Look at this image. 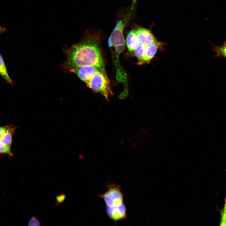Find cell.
Returning <instances> with one entry per match:
<instances>
[{
  "label": "cell",
  "mask_w": 226,
  "mask_h": 226,
  "mask_svg": "<svg viewBox=\"0 0 226 226\" xmlns=\"http://www.w3.org/2000/svg\"><path fill=\"white\" fill-rule=\"evenodd\" d=\"M64 67L69 70L87 66H94L105 73L104 62L98 41L88 36L66 51Z\"/></svg>",
  "instance_id": "1"
},
{
  "label": "cell",
  "mask_w": 226,
  "mask_h": 226,
  "mask_svg": "<svg viewBox=\"0 0 226 226\" xmlns=\"http://www.w3.org/2000/svg\"><path fill=\"white\" fill-rule=\"evenodd\" d=\"M85 83L93 91L101 94L107 100L112 93L106 73L100 70L97 72Z\"/></svg>",
  "instance_id": "2"
},
{
  "label": "cell",
  "mask_w": 226,
  "mask_h": 226,
  "mask_svg": "<svg viewBox=\"0 0 226 226\" xmlns=\"http://www.w3.org/2000/svg\"><path fill=\"white\" fill-rule=\"evenodd\" d=\"M101 196L105 201L107 208H116L124 204L121 189L115 184L108 186L106 191Z\"/></svg>",
  "instance_id": "3"
},
{
  "label": "cell",
  "mask_w": 226,
  "mask_h": 226,
  "mask_svg": "<svg viewBox=\"0 0 226 226\" xmlns=\"http://www.w3.org/2000/svg\"><path fill=\"white\" fill-rule=\"evenodd\" d=\"M125 25V23L122 20L118 21L108 39V45L109 47L125 45L123 32Z\"/></svg>",
  "instance_id": "4"
},
{
  "label": "cell",
  "mask_w": 226,
  "mask_h": 226,
  "mask_svg": "<svg viewBox=\"0 0 226 226\" xmlns=\"http://www.w3.org/2000/svg\"><path fill=\"white\" fill-rule=\"evenodd\" d=\"M100 70L101 71L96 67L87 66L73 69L70 71L75 73L80 79L85 82Z\"/></svg>",
  "instance_id": "5"
},
{
  "label": "cell",
  "mask_w": 226,
  "mask_h": 226,
  "mask_svg": "<svg viewBox=\"0 0 226 226\" xmlns=\"http://www.w3.org/2000/svg\"><path fill=\"white\" fill-rule=\"evenodd\" d=\"M135 34L139 43L146 46L158 42L151 32L144 28H138Z\"/></svg>",
  "instance_id": "6"
},
{
  "label": "cell",
  "mask_w": 226,
  "mask_h": 226,
  "mask_svg": "<svg viewBox=\"0 0 226 226\" xmlns=\"http://www.w3.org/2000/svg\"><path fill=\"white\" fill-rule=\"evenodd\" d=\"M161 45L158 42L146 46L145 53L142 57L138 59V64L148 63L155 56L159 46Z\"/></svg>",
  "instance_id": "7"
},
{
  "label": "cell",
  "mask_w": 226,
  "mask_h": 226,
  "mask_svg": "<svg viewBox=\"0 0 226 226\" xmlns=\"http://www.w3.org/2000/svg\"><path fill=\"white\" fill-rule=\"evenodd\" d=\"M106 212L109 217L115 221L125 218L126 217V208L124 204L115 208L106 207Z\"/></svg>",
  "instance_id": "8"
},
{
  "label": "cell",
  "mask_w": 226,
  "mask_h": 226,
  "mask_svg": "<svg viewBox=\"0 0 226 226\" xmlns=\"http://www.w3.org/2000/svg\"><path fill=\"white\" fill-rule=\"evenodd\" d=\"M16 127L12 125H8L6 131L0 138V142L5 146L11 148L13 135Z\"/></svg>",
  "instance_id": "9"
},
{
  "label": "cell",
  "mask_w": 226,
  "mask_h": 226,
  "mask_svg": "<svg viewBox=\"0 0 226 226\" xmlns=\"http://www.w3.org/2000/svg\"><path fill=\"white\" fill-rule=\"evenodd\" d=\"M135 31L132 30L129 32L126 38V43L130 52L134 51L139 46L140 43L135 34Z\"/></svg>",
  "instance_id": "10"
},
{
  "label": "cell",
  "mask_w": 226,
  "mask_h": 226,
  "mask_svg": "<svg viewBox=\"0 0 226 226\" xmlns=\"http://www.w3.org/2000/svg\"><path fill=\"white\" fill-rule=\"evenodd\" d=\"M0 75L7 82L13 84V83L9 76L3 59L0 53Z\"/></svg>",
  "instance_id": "11"
},
{
  "label": "cell",
  "mask_w": 226,
  "mask_h": 226,
  "mask_svg": "<svg viewBox=\"0 0 226 226\" xmlns=\"http://www.w3.org/2000/svg\"><path fill=\"white\" fill-rule=\"evenodd\" d=\"M213 50L216 53V55L226 58V42L220 46L214 45Z\"/></svg>",
  "instance_id": "12"
},
{
  "label": "cell",
  "mask_w": 226,
  "mask_h": 226,
  "mask_svg": "<svg viewBox=\"0 0 226 226\" xmlns=\"http://www.w3.org/2000/svg\"><path fill=\"white\" fill-rule=\"evenodd\" d=\"M146 48V46L140 44L139 46L134 50V53L136 56L139 59L144 55Z\"/></svg>",
  "instance_id": "13"
},
{
  "label": "cell",
  "mask_w": 226,
  "mask_h": 226,
  "mask_svg": "<svg viewBox=\"0 0 226 226\" xmlns=\"http://www.w3.org/2000/svg\"><path fill=\"white\" fill-rule=\"evenodd\" d=\"M0 153L6 154L12 156L11 148L7 147L0 142Z\"/></svg>",
  "instance_id": "14"
},
{
  "label": "cell",
  "mask_w": 226,
  "mask_h": 226,
  "mask_svg": "<svg viewBox=\"0 0 226 226\" xmlns=\"http://www.w3.org/2000/svg\"><path fill=\"white\" fill-rule=\"evenodd\" d=\"M28 226H41L40 223L36 216L34 215L30 218Z\"/></svg>",
  "instance_id": "15"
},
{
  "label": "cell",
  "mask_w": 226,
  "mask_h": 226,
  "mask_svg": "<svg viewBox=\"0 0 226 226\" xmlns=\"http://www.w3.org/2000/svg\"><path fill=\"white\" fill-rule=\"evenodd\" d=\"M66 198V196L64 194H61L57 196L56 197L55 204L56 205H59L62 204Z\"/></svg>",
  "instance_id": "16"
},
{
  "label": "cell",
  "mask_w": 226,
  "mask_h": 226,
  "mask_svg": "<svg viewBox=\"0 0 226 226\" xmlns=\"http://www.w3.org/2000/svg\"><path fill=\"white\" fill-rule=\"evenodd\" d=\"M221 221L219 226H226V213L221 212Z\"/></svg>",
  "instance_id": "17"
},
{
  "label": "cell",
  "mask_w": 226,
  "mask_h": 226,
  "mask_svg": "<svg viewBox=\"0 0 226 226\" xmlns=\"http://www.w3.org/2000/svg\"><path fill=\"white\" fill-rule=\"evenodd\" d=\"M125 48V45L119 46L115 47L116 52L119 55L121 53Z\"/></svg>",
  "instance_id": "18"
},
{
  "label": "cell",
  "mask_w": 226,
  "mask_h": 226,
  "mask_svg": "<svg viewBox=\"0 0 226 226\" xmlns=\"http://www.w3.org/2000/svg\"><path fill=\"white\" fill-rule=\"evenodd\" d=\"M7 127L8 125L0 127V138L6 131Z\"/></svg>",
  "instance_id": "19"
},
{
  "label": "cell",
  "mask_w": 226,
  "mask_h": 226,
  "mask_svg": "<svg viewBox=\"0 0 226 226\" xmlns=\"http://www.w3.org/2000/svg\"><path fill=\"white\" fill-rule=\"evenodd\" d=\"M6 30V29L5 28L3 27L0 25V34L4 32Z\"/></svg>",
  "instance_id": "20"
},
{
  "label": "cell",
  "mask_w": 226,
  "mask_h": 226,
  "mask_svg": "<svg viewBox=\"0 0 226 226\" xmlns=\"http://www.w3.org/2000/svg\"><path fill=\"white\" fill-rule=\"evenodd\" d=\"M222 211L226 213V195L225 196L224 206L223 209Z\"/></svg>",
  "instance_id": "21"
}]
</instances>
